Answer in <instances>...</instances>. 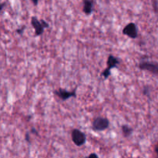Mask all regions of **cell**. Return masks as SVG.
<instances>
[{"label": "cell", "mask_w": 158, "mask_h": 158, "mask_svg": "<svg viewBox=\"0 0 158 158\" xmlns=\"http://www.w3.org/2000/svg\"><path fill=\"white\" fill-rule=\"evenodd\" d=\"M26 140H27V141H29V133H27V134H26Z\"/></svg>", "instance_id": "19"}, {"label": "cell", "mask_w": 158, "mask_h": 158, "mask_svg": "<svg viewBox=\"0 0 158 158\" xmlns=\"http://www.w3.org/2000/svg\"><path fill=\"white\" fill-rule=\"evenodd\" d=\"M93 157L97 158V157H98V155H97V154H94V153H93V154H90L88 155V157Z\"/></svg>", "instance_id": "15"}, {"label": "cell", "mask_w": 158, "mask_h": 158, "mask_svg": "<svg viewBox=\"0 0 158 158\" xmlns=\"http://www.w3.org/2000/svg\"><path fill=\"white\" fill-rule=\"evenodd\" d=\"M121 130L123 137H129L130 136L132 135L133 131H134V130L131 127H130L129 126H127V125H123L121 127Z\"/></svg>", "instance_id": "9"}, {"label": "cell", "mask_w": 158, "mask_h": 158, "mask_svg": "<svg viewBox=\"0 0 158 158\" xmlns=\"http://www.w3.org/2000/svg\"><path fill=\"white\" fill-rule=\"evenodd\" d=\"M150 90L148 89V86H144V88H143V94H144L145 96H148V97H149L150 96Z\"/></svg>", "instance_id": "11"}, {"label": "cell", "mask_w": 158, "mask_h": 158, "mask_svg": "<svg viewBox=\"0 0 158 158\" xmlns=\"http://www.w3.org/2000/svg\"><path fill=\"white\" fill-rule=\"evenodd\" d=\"M31 24H32V27L35 29V35H40L43 33L44 32V26L42 24L41 22L38 20V19L35 16H32L31 18Z\"/></svg>", "instance_id": "6"}, {"label": "cell", "mask_w": 158, "mask_h": 158, "mask_svg": "<svg viewBox=\"0 0 158 158\" xmlns=\"http://www.w3.org/2000/svg\"><path fill=\"white\" fill-rule=\"evenodd\" d=\"M5 6H6V2H2L0 4V13H1V12L2 11L3 8L5 7Z\"/></svg>", "instance_id": "14"}, {"label": "cell", "mask_w": 158, "mask_h": 158, "mask_svg": "<svg viewBox=\"0 0 158 158\" xmlns=\"http://www.w3.org/2000/svg\"><path fill=\"white\" fill-rule=\"evenodd\" d=\"M31 1L32 2V3H33L34 6H37V5H38V2H39V1H40V0H31Z\"/></svg>", "instance_id": "17"}, {"label": "cell", "mask_w": 158, "mask_h": 158, "mask_svg": "<svg viewBox=\"0 0 158 158\" xmlns=\"http://www.w3.org/2000/svg\"><path fill=\"white\" fill-rule=\"evenodd\" d=\"M154 11H155L156 12H157V0H154Z\"/></svg>", "instance_id": "16"}, {"label": "cell", "mask_w": 158, "mask_h": 158, "mask_svg": "<svg viewBox=\"0 0 158 158\" xmlns=\"http://www.w3.org/2000/svg\"><path fill=\"white\" fill-rule=\"evenodd\" d=\"M123 33L131 39H136L138 36V29L135 23H130L123 28Z\"/></svg>", "instance_id": "4"}, {"label": "cell", "mask_w": 158, "mask_h": 158, "mask_svg": "<svg viewBox=\"0 0 158 158\" xmlns=\"http://www.w3.org/2000/svg\"><path fill=\"white\" fill-rule=\"evenodd\" d=\"M31 131H32V133H33V134H35L36 135H38V133H37V131H35V129H34V128H32Z\"/></svg>", "instance_id": "18"}, {"label": "cell", "mask_w": 158, "mask_h": 158, "mask_svg": "<svg viewBox=\"0 0 158 158\" xmlns=\"http://www.w3.org/2000/svg\"><path fill=\"white\" fill-rule=\"evenodd\" d=\"M110 121L104 117H98L93 122V129L96 131H103L109 127Z\"/></svg>", "instance_id": "2"}, {"label": "cell", "mask_w": 158, "mask_h": 158, "mask_svg": "<svg viewBox=\"0 0 158 158\" xmlns=\"http://www.w3.org/2000/svg\"><path fill=\"white\" fill-rule=\"evenodd\" d=\"M83 11L86 15H89L92 14L94 9V0H83Z\"/></svg>", "instance_id": "7"}, {"label": "cell", "mask_w": 158, "mask_h": 158, "mask_svg": "<svg viewBox=\"0 0 158 158\" xmlns=\"http://www.w3.org/2000/svg\"><path fill=\"white\" fill-rule=\"evenodd\" d=\"M120 61L118 58L115 57L113 55H110L108 56L107 62H106V65H107V68L109 69H114V68H117V66L120 64Z\"/></svg>", "instance_id": "8"}, {"label": "cell", "mask_w": 158, "mask_h": 158, "mask_svg": "<svg viewBox=\"0 0 158 158\" xmlns=\"http://www.w3.org/2000/svg\"><path fill=\"white\" fill-rule=\"evenodd\" d=\"M40 22H41L42 24L43 25V26H44V28H48V27H49V24H48V23H46V22L45 21V20L41 19V20H40Z\"/></svg>", "instance_id": "12"}, {"label": "cell", "mask_w": 158, "mask_h": 158, "mask_svg": "<svg viewBox=\"0 0 158 158\" xmlns=\"http://www.w3.org/2000/svg\"><path fill=\"white\" fill-rule=\"evenodd\" d=\"M110 70H111L110 69H109V68L106 67V69H105L104 70H103V72H102L101 77H103V78H104L105 80H106V79H107L108 77H109L110 76V74H111Z\"/></svg>", "instance_id": "10"}, {"label": "cell", "mask_w": 158, "mask_h": 158, "mask_svg": "<svg viewBox=\"0 0 158 158\" xmlns=\"http://www.w3.org/2000/svg\"><path fill=\"white\" fill-rule=\"evenodd\" d=\"M155 152L157 153V154L158 153V151H157V146L155 147Z\"/></svg>", "instance_id": "20"}, {"label": "cell", "mask_w": 158, "mask_h": 158, "mask_svg": "<svg viewBox=\"0 0 158 158\" xmlns=\"http://www.w3.org/2000/svg\"><path fill=\"white\" fill-rule=\"evenodd\" d=\"M138 67L141 70L149 71L150 73L157 75L158 74V65L157 63L150 61H143L138 65Z\"/></svg>", "instance_id": "3"}, {"label": "cell", "mask_w": 158, "mask_h": 158, "mask_svg": "<svg viewBox=\"0 0 158 158\" xmlns=\"http://www.w3.org/2000/svg\"><path fill=\"white\" fill-rule=\"evenodd\" d=\"M54 94H55L59 98L61 99L62 100H63V101L71 98V97H77V93H76V90L72 91V92H69V91L66 90V89H62V88H60V89L54 91Z\"/></svg>", "instance_id": "5"}, {"label": "cell", "mask_w": 158, "mask_h": 158, "mask_svg": "<svg viewBox=\"0 0 158 158\" xmlns=\"http://www.w3.org/2000/svg\"><path fill=\"white\" fill-rule=\"evenodd\" d=\"M24 29H25V26H23V27L20 28L19 29H17L16 32H17V33H19V34H20V35H21V34H23V31H24Z\"/></svg>", "instance_id": "13"}, {"label": "cell", "mask_w": 158, "mask_h": 158, "mask_svg": "<svg viewBox=\"0 0 158 158\" xmlns=\"http://www.w3.org/2000/svg\"><path fill=\"white\" fill-rule=\"evenodd\" d=\"M72 140L77 147H81L86 143V134L78 129H73L71 133Z\"/></svg>", "instance_id": "1"}]
</instances>
